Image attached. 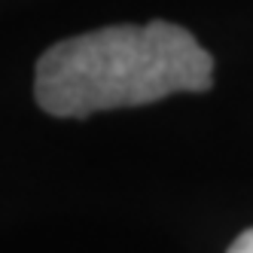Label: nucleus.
Listing matches in <instances>:
<instances>
[{
    "label": "nucleus",
    "instance_id": "obj_1",
    "mask_svg": "<svg viewBox=\"0 0 253 253\" xmlns=\"http://www.w3.org/2000/svg\"><path fill=\"white\" fill-rule=\"evenodd\" d=\"M211 83L213 58L186 28L110 25L49 46L34 70V98L52 116L83 119L177 92H208Z\"/></svg>",
    "mask_w": 253,
    "mask_h": 253
},
{
    "label": "nucleus",
    "instance_id": "obj_2",
    "mask_svg": "<svg viewBox=\"0 0 253 253\" xmlns=\"http://www.w3.org/2000/svg\"><path fill=\"white\" fill-rule=\"evenodd\" d=\"M226 253H253V229L241 232L238 238L229 244V250H226Z\"/></svg>",
    "mask_w": 253,
    "mask_h": 253
}]
</instances>
